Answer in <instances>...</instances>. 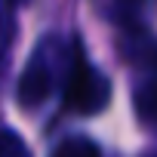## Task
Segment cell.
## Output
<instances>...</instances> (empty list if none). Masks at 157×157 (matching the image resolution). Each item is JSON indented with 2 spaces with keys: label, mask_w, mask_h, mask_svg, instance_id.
<instances>
[{
  "label": "cell",
  "mask_w": 157,
  "mask_h": 157,
  "mask_svg": "<svg viewBox=\"0 0 157 157\" xmlns=\"http://www.w3.org/2000/svg\"><path fill=\"white\" fill-rule=\"evenodd\" d=\"M52 157H102V154H99V145L90 142L86 136H74V139H65L52 151Z\"/></svg>",
  "instance_id": "3"
},
{
  "label": "cell",
  "mask_w": 157,
  "mask_h": 157,
  "mask_svg": "<svg viewBox=\"0 0 157 157\" xmlns=\"http://www.w3.org/2000/svg\"><path fill=\"white\" fill-rule=\"evenodd\" d=\"M74 52H77V40L71 46L59 43V37L40 40V46L34 49L28 68L19 77V105L22 108H37L49 96V90L56 86L59 77H62V83H65L68 68L74 62Z\"/></svg>",
  "instance_id": "1"
},
{
  "label": "cell",
  "mask_w": 157,
  "mask_h": 157,
  "mask_svg": "<svg viewBox=\"0 0 157 157\" xmlns=\"http://www.w3.org/2000/svg\"><path fill=\"white\" fill-rule=\"evenodd\" d=\"M111 99V83L102 71H96L80 46L74 52V62L68 68V77H65V108L74 111V114H96L108 105Z\"/></svg>",
  "instance_id": "2"
},
{
  "label": "cell",
  "mask_w": 157,
  "mask_h": 157,
  "mask_svg": "<svg viewBox=\"0 0 157 157\" xmlns=\"http://www.w3.org/2000/svg\"><path fill=\"white\" fill-rule=\"evenodd\" d=\"M151 157H157V154H151Z\"/></svg>",
  "instance_id": "7"
},
{
  "label": "cell",
  "mask_w": 157,
  "mask_h": 157,
  "mask_svg": "<svg viewBox=\"0 0 157 157\" xmlns=\"http://www.w3.org/2000/svg\"><path fill=\"white\" fill-rule=\"evenodd\" d=\"M117 3V10H123V16H129L136 6H142V0H114Z\"/></svg>",
  "instance_id": "6"
},
{
  "label": "cell",
  "mask_w": 157,
  "mask_h": 157,
  "mask_svg": "<svg viewBox=\"0 0 157 157\" xmlns=\"http://www.w3.org/2000/svg\"><path fill=\"white\" fill-rule=\"evenodd\" d=\"M136 108L145 120L157 123V83H148V86H139L136 93Z\"/></svg>",
  "instance_id": "4"
},
{
  "label": "cell",
  "mask_w": 157,
  "mask_h": 157,
  "mask_svg": "<svg viewBox=\"0 0 157 157\" xmlns=\"http://www.w3.org/2000/svg\"><path fill=\"white\" fill-rule=\"evenodd\" d=\"M0 157H31V151L25 148V142L13 132L3 129V142H0Z\"/></svg>",
  "instance_id": "5"
}]
</instances>
